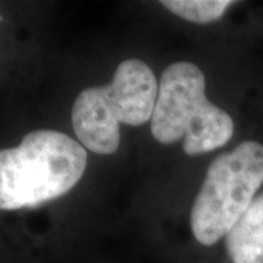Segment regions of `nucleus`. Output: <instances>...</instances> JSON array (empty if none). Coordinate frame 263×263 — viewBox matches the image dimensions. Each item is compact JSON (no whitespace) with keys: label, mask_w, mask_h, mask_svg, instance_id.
Masks as SVG:
<instances>
[{"label":"nucleus","mask_w":263,"mask_h":263,"mask_svg":"<svg viewBox=\"0 0 263 263\" xmlns=\"http://www.w3.org/2000/svg\"><path fill=\"white\" fill-rule=\"evenodd\" d=\"M86 151L57 130H34L15 148L0 149V209L34 208L75 187L86 168Z\"/></svg>","instance_id":"nucleus-1"},{"label":"nucleus","mask_w":263,"mask_h":263,"mask_svg":"<svg viewBox=\"0 0 263 263\" xmlns=\"http://www.w3.org/2000/svg\"><path fill=\"white\" fill-rule=\"evenodd\" d=\"M151 132L164 145L183 139L187 155H200L228 143L234 122L206 98L203 72L193 63L177 62L162 72Z\"/></svg>","instance_id":"nucleus-2"},{"label":"nucleus","mask_w":263,"mask_h":263,"mask_svg":"<svg viewBox=\"0 0 263 263\" xmlns=\"http://www.w3.org/2000/svg\"><path fill=\"white\" fill-rule=\"evenodd\" d=\"M158 97V84L146 63L136 59L117 66L105 86L81 91L72 108V126L85 148L111 155L120 145V124L149 122Z\"/></svg>","instance_id":"nucleus-3"},{"label":"nucleus","mask_w":263,"mask_h":263,"mask_svg":"<svg viewBox=\"0 0 263 263\" xmlns=\"http://www.w3.org/2000/svg\"><path fill=\"white\" fill-rule=\"evenodd\" d=\"M263 184V145L246 141L212 161L190 212L193 235L214 246L234 228Z\"/></svg>","instance_id":"nucleus-4"},{"label":"nucleus","mask_w":263,"mask_h":263,"mask_svg":"<svg viewBox=\"0 0 263 263\" xmlns=\"http://www.w3.org/2000/svg\"><path fill=\"white\" fill-rule=\"evenodd\" d=\"M226 246L233 263H263V192L227 234Z\"/></svg>","instance_id":"nucleus-5"},{"label":"nucleus","mask_w":263,"mask_h":263,"mask_svg":"<svg viewBox=\"0 0 263 263\" xmlns=\"http://www.w3.org/2000/svg\"><path fill=\"white\" fill-rule=\"evenodd\" d=\"M161 5L177 15L195 24H211L222 18L227 9L234 5L230 0H164Z\"/></svg>","instance_id":"nucleus-6"},{"label":"nucleus","mask_w":263,"mask_h":263,"mask_svg":"<svg viewBox=\"0 0 263 263\" xmlns=\"http://www.w3.org/2000/svg\"><path fill=\"white\" fill-rule=\"evenodd\" d=\"M2 19H3V18H2V16H0V21H2Z\"/></svg>","instance_id":"nucleus-7"}]
</instances>
